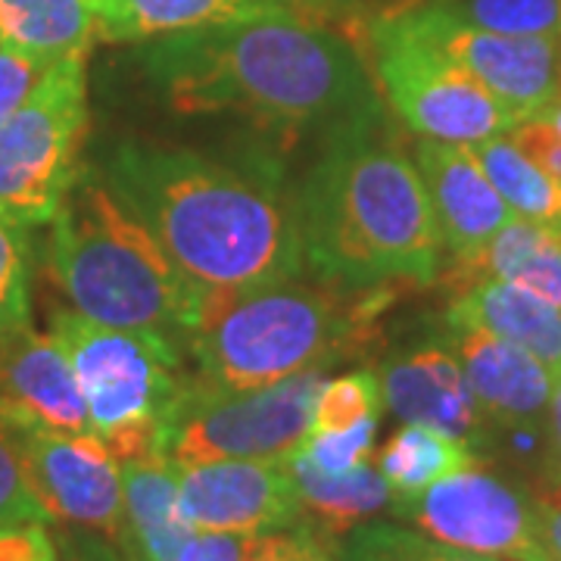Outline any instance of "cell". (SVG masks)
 <instances>
[{
	"instance_id": "5bb4252c",
	"label": "cell",
	"mask_w": 561,
	"mask_h": 561,
	"mask_svg": "<svg viewBox=\"0 0 561 561\" xmlns=\"http://www.w3.org/2000/svg\"><path fill=\"white\" fill-rule=\"evenodd\" d=\"M25 431L94 434L66 350L50 331L32 324L0 334V437Z\"/></svg>"
},
{
	"instance_id": "f1b7e54d",
	"label": "cell",
	"mask_w": 561,
	"mask_h": 561,
	"mask_svg": "<svg viewBox=\"0 0 561 561\" xmlns=\"http://www.w3.org/2000/svg\"><path fill=\"white\" fill-rule=\"evenodd\" d=\"M28 243L25 231L0 221V334L28 324L32 297H28Z\"/></svg>"
},
{
	"instance_id": "7402d4cb",
	"label": "cell",
	"mask_w": 561,
	"mask_h": 561,
	"mask_svg": "<svg viewBox=\"0 0 561 561\" xmlns=\"http://www.w3.org/2000/svg\"><path fill=\"white\" fill-rule=\"evenodd\" d=\"M287 465L297 486L300 522L306 518V527L324 542L346 537L353 527L375 518L393 502L381 471L371 465H362L346 474H324L312 461L302 459L297 449L287 456Z\"/></svg>"
},
{
	"instance_id": "d6a6232c",
	"label": "cell",
	"mask_w": 561,
	"mask_h": 561,
	"mask_svg": "<svg viewBox=\"0 0 561 561\" xmlns=\"http://www.w3.org/2000/svg\"><path fill=\"white\" fill-rule=\"evenodd\" d=\"M508 138L537 169H542L556 184H561V131L552 122H518Z\"/></svg>"
},
{
	"instance_id": "52a82bcc",
	"label": "cell",
	"mask_w": 561,
	"mask_h": 561,
	"mask_svg": "<svg viewBox=\"0 0 561 561\" xmlns=\"http://www.w3.org/2000/svg\"><path fill=\"white\" fill-rule=\"evenodd\" d=\"M88 131L84 57L54 62L28 98L0 122V221L50 225L81 172Z\"/></svg>"
},
{
	"instance_id": "4dcf8cb0",
	"label": "cell",
	"mask_w": 561,
	"mask_h": 561,
	"mask_svg": "<svg viewBox=\"0 0 561 561\" xmlns=\"http://www.w3.org/2000/svg\"><path fill=\"white\" fill-rule=\"evenodd\" d=\"M22 522H47V515L41 512V505L22 478L20 459L13 453V446L0 437V524Z\"/></svg>"
},
{
	"instance_id": "4316f807",
	"label": "cell",
	"mask_w": 561,
	"mask_h": 561,
	"mask_svg": "<svg viewBox=\"0 0 561 561\" xmlns=\"http://www.w3.org/2000/svg\"><path fill=\"white\" fill-rule=\"evenodd\" d=\"M465 25L500 35H559L561 0H427Z\"/></svg>"
},
{
	"instance_id": "4fadbf2b",
	"label": "cell",
	"mask_w": 561,
	"mask_h": 561,
	"mask_svg": "<svg viewBox=\"0 0 561 561\" xmlns=\"http://www.w3.org/2000/svg\"><path fill=\"white\" fill-rule=\"evenodd\" d=\"M179 502L194 530L256 537L300 524L287 456L184 465L179 468Z\"/></svg>"
},
{
	"instance_id": "ab89813d",
	"label": "cell",
	"mask_w": 561,
	"mask_h": 561,
	"mask_svg": "<svg viewBox=\"0 0 561 561\" xmlns=\"http://www.w3.org/2000/svg\"><path fill=\"white\" fill-rule=\"evenodd\" d=\"M542 500L561 502V459L546 461V490Z\"/></svg>"
},
{
	"instance_id": "836d02e7",
	"label": "cell",
	"mask_w": 561,
	"mask_h": 561,
	"mask_svg": "<svg viewBox=\"0 0 561 561\" xmlns=\"http://www.w3.org/2000/svg\"><path fill=\"white\" fill-rule=\"evenodd\" d=\"M0 561H60L47 522L0 524Z\"/></svg>"
},
{
	"instance_id": "d4e9b609",
	"label": "cell",
	"mask_w": 561,
	"mask_h": 561,
	"mask_svg": "<svg viewBox=\"0 0 561 561\" xmlns=\"http://www.w3.org/2000/svg\"><path fill=\"white\" fill-rule=\"evenodd\" d=\"M468 150L474 153L483 175L500 191L505 206L518 219L537 221L561 234V184H556L542 169L527 160L512 138L493 135L468 144Z\"/></svg>"
},
{
	"instance_id": "83f0119b",
	"label": "cell",
	"mask_w": 561,
	"mask_h": 561,
	"mask_svg": "<svg viewBox=\"0 0 561 561\" xmlns=\"http://www.w3.org/2000/svg\"><path fill=\"white\" fill-rule=\"evenodd\" d=\"M381 378L368 368L350 371L334 381L321 383L316 405H312V421L309 434H324V431H343L365 419L381 415Z\"/></svg>"
},
{
	"instance_id": "8fae6325",
	"label": "cell",
	"mask_w": 561,
	"mask_h": 561,
	"mask_svg": "<svg viewBox=\"0 0 561 561\" xmlns=\"http://www.w3.org/2000/svg\"><path fill=\"white\" fill-rule=\"evenodd\" d=\"M20 459L22 478L47 515L76 530H91L113 546H125V496L122 465L94 434H7Z\"/></svg>"
},
{
	"instance_id": "9c48e42d",
	"label": "cell",
	"mask_w": 561,
	"mask_h": 561,
	"mask_svg": "<svg viewBox=\"0 0 561 561\" xmlns=\"http://www.w3.org/2000/svg\"><path fill=\"white\" fill-rule=\"evenodd\" d=\"M324 368L256 390H216L187 381L165 427L162 453L179 468L219 459H284L306 437Z\"/></svg>"
},
{
	"instance_id": "484cf974",
	"label": "cell",
	"mask_w": 561,
	"mask_h": 561,
	"mask_svg": "<svg viewBox=\"0 0 561 561\" xmlns=\"http://www.w3.org/2000/svg\"><path fill=\"white\" fill-rule=\"evenodd\" d=\"M337 561H500L431 540L400 524H359L337 546Z\"/></svg>"
},
{
	"instance_id": "9a60e30c",
	"label": "cell",
	"mask_w": 561,
	"mask_h": 561,
	"mask_svg": "<svg viewBox=\"0 0 561 561\" xmlns=\"http://www.w3.org/2000/svg\"><path fill=\"white\" fill-rule=\"evenodd\" d=\"M415 165L453 260H468L505 221L515 219L468 144L424 138L415 147Z\"/></svg>"
},
{
	"instance_id": "1f68e13d",
	"label": "cell",
	"mask_w": 561,
	"mask_h": 561,
	"mask_svg": "<svg viewBox=\"0 0 561 561\" xmlns=\"http://www.w3.org/2000/svg\"><path fill=\"white\" fill-rule=\"evenodd\" d=\"M328 542L319 540L309 527L300 530H268L247 537L243 561H321Z\"/></svg>"
},
{
	"instance_id": "d6986e66",
	"label": "cell",
	"mask_w": 561,
	"mask_h": 561,
	"mask_svg": "<svg viewBox=\"0 0 561 561\" xmlns=\"http://www.w3.org/2000/svg\"><path fill=\"white\" fill-rule=\"evenodd\" d=\"M449 324L490 331L534 353L549 371L561 368V306L512 280H481L459 290Z\"/></svg>"
},
{
	"instance_id": "3957f363",
	"label": "cell",
	"mask_w": 561,
	"mask_h": 561,
	"mask_svg": "<svg viewBox=\"0 0 561 561\" xmlns=\"http://www.w3.org/2000/svg\"><path fill=\"white\" fill-rule=\"evenodd\" d=\"M378 122L331 131L297 197L302 262L346 290L440 275L443 238L419 165L375 135Z\"/></svg>"
},
{
	"instance_id": "8d00e7d4",
	"label": "cell",
	"mask_w": 561,
	"mask_h": 561,
	"mask_svg": "<svg viewBox=\"0 0 561 561\" xmlns=\"http://www.w3.org/2000/svg\"><path fill=\"white\" fill-rule=\"evenodd\" d=\"M57 549H60V561H122L119 552L113 549V542L91 534V530L66 534V540Z\"/></svg>"
},
{
	"instance_id": "8992f818",
	"label": "cell",
	"mask_w": 561,
	"mask_h": 561,
	"mask_svg": "<svg viewBox=\"0 0 561 561\" xmlns=\"http://www.w3.org/2000/svg\"><path fill=\"white\" fill-rule=\"evenodd\" d=\"M50 334L72 362L94 437L110 456L122 465L162 453L165 427L187 387L179 343L150 331L110 328L76 309L54 312Z\"/></svg>"
},
{
	"instance_id": "6da1fadb",
	"label": "cell",
	"mask_w": 561,
	"mask_h": 561,
	"mask_svg": "<svg viewBox=\"0 0 561 561\" xmlns=\"http://www.w3.org/2000/svg\"><path fill=\"white\" fill-rule=\"evenodd\" d=\"M140 62L184 116L241 113L287 131L306 125L337 131L381 116L359 50L294 10L150 41Z\"/></svg>"
},
{
	"instance_id": "277c9868",
	"label": "cell",
	"mask_w": 561,
	"mask_h": 561,
	"mask_svg": "<svg viewBox=\"0 0 561 561\" xmlns=\"http://www.w3.org/2000/svg\"><path fill=\"white\" fill-rule=\"evenodd\" d=\"M47 268L76 312L110 328L187 343L201 319V294L157 234L84 169L50 221Z\"/></svg>"
},
{
	"instance_id": "b9f144b4",
	"label": "cell",
	"mask_w": 561,
	"mask_h": 561,
	"mask_svg": "<svg viewBox=\"0 0 561 561\" xmlns=\"http://www.w3.org/2000/svg\"><path fill=\"white\" fill-rule=\"evenodd\" d=\"M559 44H561V25H559ZM556 103H561V57H559V101Z\"/></svg>"
},
{
	"instance_id": "5b68a950",
	"label": "cell",
	"mask_w": 561,
	"mask_h": 561,
	"mask_svg": "<svg viewBox=\"0 0 561 561\" xmlns=\"http://www.w3.org/2000/svg\"><path fill=\"white\" fill-rule=\"evenodd\" d=\"M378 294L297 278L216 297L201 306L187 350L197 383L216 390H256L309 368L350 359L368 334Z\"/></svg>"
},
{
	"instance_id": "603a6c76",
	"label": "cell",
	"mask_w": 561,
	"mask_h": 561,
	"mask_svg": "<svg viewBox=\"0 0 561 561\" xmlns=\"http://www.w3.org/2000/svg\"><path fill=\"white\" fill-rule=\"evenodd\" d=\"M101 41L94 0H0V47L41 62L88 57Z\"/></svg>"
},
{
	"instance_id": "e575fe53",
	"label": "cell",
	"mask_w": 561,
	"mask_h": 561,
	"mask_svg": "<svg viewBox=\"0 0 561 561\" xmlns=\"http://www.w3.org/2000/svg\"><path fill=\"white\" fill-rule=\"evenodd\" d=\"M50 66H54V62H50ZM50 66L0 47V122L7 119V116L28 98V91L38 84L41 76H44Z\"/></svg>"
},
{
	"instance_id": "f546056e",
	"label": "cell",
	"mask_w": 561,
	"mask_h": 561,
	"mask_svg": "<svg viewBox=\"0 0 561 561\" xmlns=\"http://www.w3.org/2000/svg\"><path fill=\"white\" fill-rule=\"evenodd\" d=\"M378 434V419H365L343 431H324V434H309L297 446L302 459H309L324 474H346L368 465L371 446Z\"/></svg>"
},
{
	"instance_id": "ac0fdd59",
	"label": "cell",
	"mask_w": 561,
	"mask_h": 561,
	"mask_svg": "<svg viewBox=\"0 0 561 561\" xmlns=\"http://www.w3.org/2000/svg\"><path fill=\"white\" fill-rule=\"evenodd\" d=\"M125 556L131 561H175L194 527L179 502V465L165 453L122 461Z\"/></svg>"
},
{
	"instance_id": "f35d334b",
	"label": "cell",
	"mask_w": 561,
	"mask_h": 561,
	"mask_svg": "<svg viewBox=\"0 0 561 561\" xmlns=\"http://www.w3.org/2000/svg\"><path fill=\"white\" fill-rule=\"evenodd\" d=\"M546 419H549V443H552L549 459H561V368L552 371V397Z\"/></svg>"
},
{
	"instance_id": "7c38bea8",
	"label": "cell",
	"mask_w": 561,
	"mask_h": 561,
	"mask_svg": "<svg viewBox=\"0 0 561 561\" xmlns=\"http://www.w3.org/2000/svg\"><path fill=\"white\" fill-rule=\"evenodd\" d=\"M402 13L449 60L481 81L515 122L540 119L559 101V35L483 32L427 0L402 3Z\"/></svg>"
},
{
	"instance_id": "e0dca14e",
	"label": "cell",
	"mask_w": 561,
	"mask_h": 561,
	"mask_svg": "<svg viewBox=\"0 0 561 561\" xmlns=\"http://www.w3.org/2000/svg\"><path fill=\"white\" fill-rule=\"evenodd\" d=\"M453 353L483 415L512 431H540L552 397V371L518 343L453 324Z\"/></svg>"
},
{
	"instance_id": "cb8c5ba5",
	"label": "cell",
	"mask_w": 561,
	"mask_h": 561,
	"mask_svg": "<svg viewBox=\"0 0 561 561\" xmlns=\"http://www.w3.org/2000/svg\"><path fill=\"white\" fill-rule=\"evenodd\" d=\"M478 465L468 443L456 440L427 424H402L378 456V471L390 486L393 500H409L431 483Z\"/></svg>"
},
{
	"instance_id": "60d3db41",
	"label": "cell",
	"mask_w": 561,
	"mask_h": 561,
	"mask_svg": "<svg viewBox=\"0 0 561 561\" xmlns=\"http://www.w3.org/2000/svg\"><path fill=\"white\" fill-rule=\"evenodd\" d=\"M540 119L552 122V125H556V128H559V131H561V103H556V106H549V110L542 113Z\"/></svg>"
},
{
	"instance_id": "74e56055",
	"label": "cell",
	"mask_w": 561,
	"mask_h": 561,
	"mask_svg": "<svg viewBox=\"0 0 561 561\" xmlns=\"http://www.w3.org/2000/svg\"><path fill=\"white\" fill-rule=\"evenodd\" d=\"M534 518H537V537H540L546 559L561 561V502L534 500Z\"/></svg>"
},
{
	"instance_id": "44dd1931",
	"label": "cell",
	"mask_w": 561,
	"mask_h": 561,
	"mask_svg": "<svg viewBox=\"0 0 561 561\" xmlns=\"http://www.w3.org/2000/svg\"><path fill=\"white\" fill-rule=\"evenodd\" d=\"M101 41L144 44L206 25L294 10V0H94Z\"/></svg>"
},
{
	"instance_id": "7a4b0ae2",
	"label": "cell",
	"mask_w": 561,
	"mask_h": 561,
	"mask_svg": "<svg viewBox=\"0 0 561 561\" xmlns=\"http://www.w3.org/2000/svg\"><path fill=\"white\" fill-rule=\"evenodd\" d=\"M106 184L157 234L201 306L297 278L306 265L297 201L275 181L194 150L125 144Z\"/></svg>"
},
{
	"instance_id": "ba28073f",
	"label": "cell",
	"mask_w": 561,
	"mask_h": 561,
	"mask_svg": "<svg viewBox=\"0 0 561 561\" xmlns=\"http://www.w3.org/2000/svg\"><path fill=\"white\" fill-rule=\"evenodd\" d=\"M368 69L393 113L421 138L474 144L518 122L397 7L368 25Z\"/></svg>"
},
{
	"instance_id": "d590c367",
	"label": "cell",
	"mask_w": 561,
	"mask_h": 561,
	"mask_svg": "<svg viewBox=\"0 0 561 561\" xmlns=\"http://www.w3.org/2000/svg\"><path fill=\"white\" fill-rule=\"evenodd\" d=\"M243 556H247V537L194 530V537L187 540L175 561H243Z\"/></svg>"
},
{
	"instance_id": "ffe728a7",
	"label": "cell",
	"mask_w": 561,
	"mask_h": 561,
	"mask_svg": "<svg viewBox=\"0 0 561 561\" xmlns=\"http://www.w3.org/2000/svg\"><path fill=\"white\" fill-rule=\"evenodd\" d=\"M481 280H512L561 306V234L537 221H505L468 260H456L446 284L465 290Z\"/></svg>"
},
{
	"instance_id": "7bdbcfd3",
	"label": "cell",
	"mask_w": 561,
	"mask_h": 561,
	"mask_svg": "<svg viewBox=\"0 0 561 561\" xmlns=\"http://www.w3.org/2000/svg\"><path fill=\"white\" fill-rule=\"evenodd\" d=\"M321 561H337V559H334V552H331V546L324 549V556H321Z\"/></svg>"
},
{
	"instance_id": "30bf717a",
	"label": "cell",
	"mask_w": 561,
	"mask_h": 561,
	"mask_svg": "<svg viewBox=\"0 0 561 561\" xmlns=\"http://www.w3.org/2000/svg\"><path fill=\"white\" fill-rule=\"evenodd\" d=\"M393 515L431 540L500 561H549L537 537L534 502L478 465L390 502Z\"/></svg>"
},
{
	"instance_id": "2e32d148",
	"label": "cell",
	"mask_w": 561,
	"mask_h": 561,
	"mask_svg": "<svg viewBox=\"0 0 561 561\" xmlns=\"http://www.w3.org/2000/svg\"><path fill=\"white\" fill-rule=\"evenodd\" d=\"M381 390L402 424H427L468 446L483 440L481 402L456 353L443 346H415L390 356L381 368Z\"/></svg>"
}]
</instances>
